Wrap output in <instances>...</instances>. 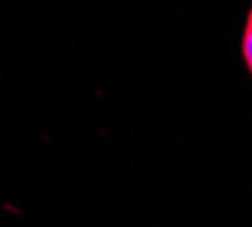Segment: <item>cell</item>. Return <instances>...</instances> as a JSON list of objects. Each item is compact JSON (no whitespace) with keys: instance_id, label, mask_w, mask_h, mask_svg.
Returning <instances> with one entry per match:
<instances>
[{"instance_id":"cell-1","label":"cell","mask_w":252,"mask_h":227,"mask_svg":"<svg viewBox=\"0 0 252 227\" xmlns=\"http://www.w3.org/2000/svg\"><path fill=\"white\" fill-rule=\"evenodd\" d=\"M241 53H243V62H246L248 70L252 73V7L248 12L246 28H243V41H241Z\"/></svg>"}]
</instances>
